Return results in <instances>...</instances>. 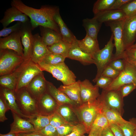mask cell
I'll use <instances>...</instances> for the list:
<instances>
[{
	"label": "cell",
	"instance_id": "836d02e7",
	"mask_svg": "<svg viewBox=\"0 0 136 136\" xmlns=\"http://www.w3.org/2000/svg\"><path fill=\"white\" fill-rule=\"evenodd\" d=\"M115 0H98L94 3L93 12L94 15L109 10Z\"/></svg>",
	"mask_w": 136,
	"mask_h": 136
},
{
	"label": "cell",
	"instance_id": "52a82bcc",
	"mask_svg": "<svg viewBox=\"0 0 136 136\" xmlns=\"http://www.w3.org/2000/svg\"><path fill=\"white\" fill-rule=\"evenodd\" d=\"M16 101L22 113L29 117L38 115L37 100L29 93L26 88L15 92Z\"/></svg>",
	"mask_w": 136,
	"mask_h": 136
},
{
	"label": "cell",
	"instance_id": "ee69618b",
	"mask_svg": "<svg viewBox=\"0 0 136 136\" xmlns=\"http://www.w3.org/2000/svg\"><path fill=\"white\" fill-rule=\"evenodd\" d=\"M36 131L44 136H58L56 128L50 124L40 130Z\"/></svg>",
	"mask_w": 136,
	"mask_h": 136
},
{
	"label": "cell",
	"instance_id": "e575fe53",
	"mask_svg": "<svg viewBox=\"0 0 136 136\" xmlns=\"http://www.w3.org/2000/svg\"><path fill=\"white\" fill-rule=\"evenodd\" d=\"M118 125L122 130L124 136H132L136 129V118H132L128 121Z\"/></svg>",
	"mask_w": 136,
	"mask_h": 136
},
{
	"label": "cell",
	"instance_id": "680465c9",
	"mask_svg": "<svg viewBox=\"0 0 136 136\" xmlns=\"http://www.w3.org/2000/svg\"><path fill=\"white\" fill-rule=\"evenodd\" d=\"M132 46L133 47H136V43H135V44H134Z\"/></svg>",
	"mask_w": 136,
	"mask_h": 136
},
{
	"label": "cell",
	"instance_id": "9a60e30c",
	"mask_svg": "<svg viewBox=\"0 0 136 136\" xmlns=\"http://www.w3.org/2000/svg\"><path fill=\"white\" fill-rule=\"evenodd\" d=\"M80 97L82 104L94 101L100 95L99 88L88 79L80 81Z\"/></svg>",
	"mask_w": 136,
	"mask_h": 136
},
{
	"label": "cell",
	"instance_id": "9f6ffc18",
	"mask_svg": "<svg viewBox=\"0 0 136 136\" xmlns=\"http://www.w3.org/2000/svg\"><path fill=\"white\" fill-rule=\"evenodd\" d=\"M0 136H21L20 134L9 132L6 134H0Z\"/></svg>",
	"mask_w": 136,
	"mask_h": 136
},
{
	"label": "cell",
	"instance_id": "6da1fadb",
	"mask_svg": "<svg viewBox=\"0 0 136 136\" xmlns=\"http://www.w3.org/2000/svg\"><path fill=\"white\" fill-rule=\"evenodd\" d=\"M11 5L30 18L32 30L38 26H41L51 28L60 34L58 26L54 19L55 13L59 9L58 7L43 5L40 9H36L27 6L20 0H13Z\"/></svg>",
	"mask_w": 136,
	"mask_h": 136
},
{
	"label": "cell",
	"instance_id": "f1b7e54d",
	"mask_svg": "<svg viewBox=\"0 0 136 136\" xmlns=\"http://www.w3.org/2000/svg\"><path fill=\"white\" fill-rule=\"evenodd\" d=\"M102 24L94 17L83 20V25L86 31V35L95 39H97L98 34Z\"/></svg>",
	"mask_w": 136,
	"mask_h": 136
},
{
	"label": "cell",
	"instance_id": "44dd1931",
	"mask_svg": "<svg viewBox=\"0 0 136 136\" xmlns=\"http://www.w3.org/2000/svg\"><path fill=\"white\" fill-rule=\"evenodd\" d=\"M0 97L3 99L9 110L11 112L15 113L22 118H29L22 113L19 108L16 101L14 92L1 86Z\"/></svg>",
	"mask_w": 136,
	"mask_h": 136
},
{
	"label": "cell",
	"instance_id": "b9f144b4",
	"mask_svg": "<svg viewBox=\"0 0 136 136\" xmlns=\"http://www.w3.org/2000/svg\"><path fill=\"white\" fill-rule=\"evenodd\" d=\"M75 125L68 123L56 128L58 136H66L69 134L73 131Z\"/></svg>",
	"mask_w": 136,
	"mask_h": 136
},
{
	"label": "cell",
	"instance_id": "60d3db41",
	"mask_svg": "<svg viewBox=\"0 0 136 136\" xmlns=\"http://www.w3.org/2000/svg\"><path fill=\"white\" fill-rule=\"evenodd\" d=\"M22 23L17 22L14 25L9 27L3 28L0 31V37H5L12 33L20 30L21 27Z\"/></svg>",
	"mask_w": 136,
	"mask_h": 136
},
{
	"label": "cell",
	"instance_id": "4dcf8cb0",
	"mask_svg": "<svg viewBox=\"0 0 136 136\" xmlns=\"http://www.w3.org/2000/svg\"><path fill=\"white\" fill-rule=\"evenodd\" d=\"M71 45V43L62 40L47 47L51 53L61 55L66 58L67 57Z\"/></svg>",
	"mask_w": 136,
	"mask_h": 136
},
{
	"label": "cell",
	"instance_id": "603a6c76",
	"mask_svg": "<svg viewBox=\"0 0 136 136\" xmlns=\"http://www.w3.org/2000/svg\"><path fill=\"white\" fill-rule=\"evenodd\" d=\"M80 81L67 85H61L58 88L79 106L82 104L80 97Z\"/></svg>",
	"mask_w": 136,
	"mask_h": 136
},
{
	"label": "cell",
	"instance_id": "f5cc1de1",
	"mask_svg": "<svg viewBox=\"0 0 136 136\" xmlns=\"http://www.w3.org/2000/svg\"><path fill=\"white\" fill-rule=\"evenodd\" d=\"M103 130L99 128H91L88 136H101Z\"/></svg>",
	"mask_w": 136,
	"mask_h": 136
},
{
	"label": "cell",
	"instance_id": "7dc6e473",
	"mask_svg": "<svg viewBox=\"0 0 136 136\" xmlns=\"http://www.w3.org/2000/svg\"><path fill=\"white\" fill-rule=\"evenodd\" d=\"M121 72L115 70L109 65L104 69L101 75L114 80L118 76Z\"/></svg>",
	"mask_w": 136,
	"mask_h": 136
},
{
	"label": "cell",
	"instance_id": "2e32d148",
	"mask_svg": "<svg viewBox=\"0 0 136 136\" xmlns=\"http://www.w3.org/2000/svg\"><path fill=\"white\" fill-rule=\"evenodd\" d=\"M33 36L34 40L31 59L33 62L38 64L51 52L47 46L43 42L41 37L39 34L36 33Z\"/></svg>",
	"mask_w": 136,
	"mask_h": 136
},
{
	"label": "cell",
	"instance_id": "1f68e13d",
	"mask_svg": "<svg viewBox=\"0 0 136 136\" xmlns=\"http://www.w3.org/2000/svg\"><path fill=\"white\" fill-rule=\"evenodd\" d=\"M102 112L106 118L109 124H115L118 125L127 121L119 113L104 105Z\"/></svg>",
	"mask_w": 136,
	"mask_h": 136
},
{
	"label": "cell",
	"instance_id": "cb8c5ba5",
	"mask_svg": "<svg viewBox=\"0 0 136 136\" xmlns=\"http://www.w3.org/2000/svg\"><path fill=\"white\" fill-rule=\"evenodd\" d=\"M94 17L102 23L123 20L126 17L124 13L121 9L107 10L94 15Z\"/></svg>",
	"mask_w": 136,
	"mask_h": 136
},
{
	"label": "cell",
	"instance_id": "d6986e66",
	"mask_svg": "<svg viewBox=\"0 0 136 136\" xmlns=\"http://www.w3.org/2000/svg\"><path fill=\"white\" fill-rule=\"evenodd\" d=\"M77 41L78 39L76 38L72 41L67 58L78 61L84 65L95 64L92 57L80 49Z\"/></svg>",
	"mask_w": 136,
	"mask_h": 136
},
{
	"label": "cell",
	"instance_id": "ffe728a7",
	"mask_svg": "<svg viewBox=\"0 0 136 136\" xmlns=\"http://www.w3.org/2000/svg\"><path fill=\"white\" fill-rule=\"evenodd\" d=\"M11 112L14 121L10 125V132L20 134L35 131L33 125L27 119L20 117L14 112Z\"/></svg>",
	"mask_w": 136,
	"mask_h": 136
},
{
	"label": "cell",
	"instance_id": "5bb4252c",
	"mask_svg": "<svg viewBox=\"0 0 136 136\" xmlns=\"http://www.w3.org/2000/svg\"><path fill=\"white\" fill-rule=\"evenodd\" d=\"M58 104L47 92L37 100V107L39 115H51L57 110Z\"/></svg>",
	"mask_w": 136,
	"mask_h": 136
},
{
	"label": "cell",
	"instance_id": "7402d4cb",
	"mask_svg": "<svg viewBox=\"0 0 136 136\" xmlns=\"http://www.w3.org/2000/svg\"><path fill=\"white\" fill-rule=\"evenodd\" d=\"M46 85L47 92L58 104H67L74 107L79 106L70 99L64 93L57 88L51 82L47 81Z\"/></svg>",
	"mask_w": 136,
	"mask_h": 136
},
{
	"label": "cell",
	"instance_id": "8d00e7d4",
	"mask_svg": "<svg viewBox=\"0 0 136 136\" xmlns=\"http://www.w3.org/2000/svg\"><path fill=\"white\" fill-rule=\"evenodd\" d=\"M65 59V57L61 55L50 53L47 55L41 62L47 64L56 65L64 62Z\"/></svg>",
	"mask_w": 136,
	"mask_h": 136
},
{
	"label": "cell",
	"instance_id": "74e56055",
	"mask_svg": "<svg viewBox=\"0 0 136 136\" xmlns=\"http://www.w3.org/2000/svg\"><path fill=\"white\" fill-rule=\"evenodd\" d=\"M109 125L108 121L102 111V112L99 114L96 117L91 128H99L103 129L109 126Z\"/></svg>",
	"mask_w": 136,
	"mask_h": 136
},
{
	"label": "cell",
	"instance_id": "8fae6325",
	"mask_svg": "<svg viewBox=\"0 0 136 136\" xmlns=\"http://www.w3.org/2000/svg\"><path fill=\"white\" fill-rule=\"evenodd\" d=\"M32 27L30 21L22 23L20 29L21 43L23 45V58L24 60L31 58L34 38L32 33Z\"/></svg>",
	"mask_w": 136,
	"mask_h": 136
},
{
	"label": "cell",
	"instance_id": "f6af8a7d",
	"mask_svg": "<svg viewBox=\"0 0 136 136\" xmlns=\"http://www.w3.org/2000/svg\"><path fill=\"white\" fill-rule=\"evenodd\" d=\"M86 133L87 132L84 125L79 123L75 126L72 132L66 136H85Z\"/></svg>",
	"mask_w": 136,
	"mask_h": 136
},
{
	"label": "cell",
	"instance_id": "4316f807",
	"mask_svg": "<svg viewBox=\"0 0 136 136\" xmlns=\"http://www.w3.org/2000/svg\"><path fill=\"white\" fill-rule=\"evenodd\" d=\"M74 107L67 104H58L56 111L68 123L76 125L80 122Z\"/></svg>",
	"mask_w": 136,
	"mask_h": 136
},
{
	"label": "cell",
	"instance_id": "30bf717a",
	"mask_svg": "<svg viewBox=\"0 0 136 136\" xmlns=\"http://www.w3.org/2000/svg\"><path fill=\"white\" fill-rule=\"evenodd\" d=\"M124 20L105 23L107 26H109L110 28L113 36L114 44L116 48V52L114 54L113 60L119 59L125 51L123 28Z\"/></svg>",
	"mask_w": 136,
	"mask_h": 136
},
{
	"label": "cell",
	"instance_id": "3957f363",
	"mask_svg": "<svg viewBox=\"0 0 136 136\" xmlns=\"http://www.w3.org/2000/svg\"><path fill=\"white\" fill-rule=\"evenodd\" d=\"M19 71L14 92L26 88L35 77L43 72L38 64L32 61L31 58L24 60L19 66Z\"/></svg>",
	"mask_w": 136,
	"mask_h": 136
},
{
	"label": "cell",
	"instance_id": "484cf974",
	"mask_svg": "<svg viewBox=\"0 0 136 136\" xmlns=\"http://www.w3.org/2000/svg\"><path fill=\"white\" fill-rule=\"evenodd\" d=\"M40 29L42 40L47 46H51L62 40L61 35L51 28L40 26Z\"/></svg>",
	"mask_w": 136,
	"mask_h": 136
},
{
	"label": "cell",
	"instance_id": "6f0895ef",
	"mask_svg": "<svg viewBox=\"0 0 136 136\" xmlns=\"http://www.w3.org/2000/svg\"><path fill=\"white\" fill-rule=\"evenodd\" d=\"M132 136H136V129Z\"/></svg>",
	"mask_w": 136,
	"mask_h": 136
},
{
	"label": "cell",
	"instance_id": "681fc988",
	"mask_svg": "<svg viewBox=\"0 0 136 136\" xmlns=\"http://www.w3.org/2000/svg\"><path fill=\"white\" fill-rule=\"evenodd\" d=\"M9 109L3 99L0 97V121L3 122L7 120L8 118L5 116L6 112Z\"/></svg>",
	"mask_w": 136,
	"mask_h": 136
},
{
	"label": "cell",
	"instance_id": "83f0119b",
	"mask_svg": "<svg viewBox=\"0 0 136 136\" xmlns=\"http://www.w3.org/2000/svg\"><path fill=\"white\" fill-rule=\"evenodd\" d=\"M54 19L58 26L62 40L72 43L76 37L67 27L62 19L60 14L59 9L55 13Z\"/></svg>",
	"mask_w": 136,
	"mask_h": 136
},
{
	"label": "cell",
	"instance_id": "ab89813d",
	"mask_svg": "<svg viewBox=\"0 0 136 136\" xmlns=\"http://www.w3.org/2000/svg\"><path fill=\"white\" fill-rule=\"evenodd\" d=\"M50 124L56 128L69 123L56 111L50 115Z\"/></svg>",
	"mask_w": 136,
	"mask_h": 136
},
{
	"label": "cell",
	"instance_id": "d6a6232c",
	"mask_svg": "<svg viewBox=\"0 0 136 136\" xmlns=\"http://www.w3.org/2000/svg\"><path fill=\"white\" fill-rule=\"evenodd\" d=\"M50 116H45L38 114L32 116L27 119L33 125L35 131H37L50 124Z\"/></svg>",
	"mask_w": 136,
	"mask_h": 136
},
{
	"label": "cell",
	"instance_id": "4fadbf2b",
	"mask_svg": "<svg viewBox=\"0 0 136 136\" xmlns=\"http://www.w3.org/2000/svg\"><path fill=\"white\" fill-rule=\"evenodd\" d=\"M21 39L20 29L7 37H0V49L12 50L23 57V49Z\"/></svg>",
	"mask_w": 136,
	"mask_h": 136
},
{
	"label": "cell",
	"instance_id": "bcb514c9",
	"mask_svg": "<svg viewBox=\"0 0 136 136\" xmlns=\"http://www.w3.org/2000/svg\"><path fill=\"white\" fill-rule=\"evenodd\" d=\"M136 88L135 86L133 84H126L121 86L118 90L124 98L128 95Z\"/></svg>",
	"mask_w": 136,
	"mask_h": 136
},
{
	"label": "cell",
	"instance_id": "d4e9b609",
	"mask_svg": "<svg viewBox=\"0 0 136 136\" xmlns=\"http://www.w3.org/2000/svg\"><path fill=\"white\" fill-rule=\"evenodd\" d=\"M78 43L80 49L84 52L91 55L93 58L96 53L100 49L98 41L87 35L81 40H78Z\"/></svg>",
	"mask_w": 136,
	"mask_h": 136
},
{
	"label": "cell",
	"instance_id": "7c38bea8",
	"mask_svg": "<svg viewBox=\"0 0 136 136\" xmlns=\"http://www.w3.org/2000/svg\"><path fill=\"white\" fill-rule=\"evenodd\" d=\"M125 50L132 46L136 38V14L126 17L123 25Z\"/></svg>",
	"mask_w": 136,
	"mask_h": 136
},
{
	"label": "cell",
	"instance_id": "f907efd6",
	"mask_svg": "<svg viewBox=\"0 0 136 136\" xmlns=\"http://www.w3.org/2000/svg\"><path fill=\"white\" fill-rule=\"evenodd\" d=\"M109 127L115 136H124L122 130L117 124H110Z\"/></svg>",
	"mask_w": 136,
	"mask_h": 136
},
{
	"label": "cell",
	"instance_id": "ac0fdd59",
	"mask_svg": "<svg viewBox=\"0 0 136 136\" xmlns=\"http://www.w3.org/2000/svg\"><path fill=\"white\" fill-rule=\"evenodd\" d=\"M28 17L15 7H11L7 9L4 13V16L0 22L3 28L7 27L11 23L14 22H20L24 23L29 21Z\"/></svg>",
	"mask_w": 136,
	"mask_h": 136
},
{
	"label": "cell",
	"instance_id": "7bdbcfd3",
	"mask_svg": "<svg viewBox=\"0 0 136 136\" xmlns=\"http://www.w3.org/2000/svg\"><path fill=\"white\" fill-rule=\"evenodd\" d=\"M113 80L111 78L101 75L96 80L95 85L103 89H105L112 83Z\"/></svg>",
	"mask_w": 136,
	"mask_h": 136
},
{
	"label": "cell",
	"instance_id": "d590c367",
	"mask_svg": "<svg viewBox=\"0 0 136 136\" xmlns=\"http://www.w3.org/2000/svg\"><path fill=\"white\" fill-rule=\"evenodd\" d=\"M119 59L136 66V47L131 46L125 50Z\"/></svg>",
	"mask_w": 136,
	"mask_h": 136
},
{
	"label": "cell",
	"instance_id": "8992f818",
	"mask_svg": "<svg viewBox=\"0 0 136 136\" xmlns=\"http://www.w3.org/2000/svg\"><path fill=\"white\" fill-rule=\"evenodd\" d=\"M24 60L22 56L10 50H0V76L13 73Z\"/></svg>",
	"mask_w": 136,
	"mask_h": 136
},
{
	"label": "cell",
	"instance_id": "277c9868",
	"mask_svg": "<svg viewBox=\"0 0 136 136\" xmlns=\"http://www.w3.org/2000/svg\"><path fill=\"white\" fill-rule=\"evenodd\" d=\"M38 64L43 71H46L51 74L53 77L61 81L63 85H69L76 81L75 75L64 62L52 65L41 62Z\"/></svg>",
	"mask_w": 136,
	"mask_h": 136
},
{
	"label": "cell",
	"instance_id": "f546056e",
	"mask_svg": "<svg viewBox=\"0 0 136 136\" xmlns=\"http://www.w3.org/2000/svg\"><path fill=\"white\" fill-rule=\"evenodd\" d=\"M19 67L10 74L0 76L1 86L14 92L19 72Z\"/></svg>",
	"mask_w": 136,
	"mask_h": 136
},
{
	"label": "cell",
	"instance_id": "ba28073f",
	"mask_svg": "<svg viewBox=\"0 0 136 136\" xmlns=\"http://www.w3.org/2000/svg\"><path fill=\"white\" fill-rule=\"evenodd\" d=\"M123 60L125 65L124 69L112 83L104 90H118L122 85L129 84H133L136 87V66Z\"/></svg>",
	"mask_w": 136,
	"mask_h": 136
},
{
	"label": "cell",
	"instance_id": "e0dca14e",
	"mask_svg": "<svg viewBox=\"0 0 136 136\" xmlns=\"http://www.w3.org/2000/svg\"><path fill=\"white\" fill-rule=\"evenodd\" d=\"M46 81L42 72L35 77L26 87L30 94L37 100L47 92Z\"/></svg>",
	"mask_w": 136,
	"mask_h": 136
},
{
	"label": "cell",
	"instance_id": "7a4b0ae2",
	"mask_svg": "<svg viewBox=\"0 0 136 136\" xmlns=\"http://www.w3.org/2000/svg\"><path fill=\"white\" fill-rule=\"evenodd\" d=\"M103 105L99 97L95 101L83 104L73 109L80 122L89 134L91 126L98 115L102 112Z\"/></svg>",
	"mask_w": 136,
	"mask_h": 136
},
{
	"label": "cell",
	"instance_id": "11a10c76",
	"mask_svg": "<svg viewBox=\"0 0 136 136\" xmlns=\"http://www.w3.org/2000/svg\"><path fill=\"white\" fill-rule=\"evenodd\" d=\"M21 136H44L36 131L27 133H20Z\"/></svg>",
	"mask_w": 136,
	"mask_h": 136
},
{
	"label": "cell",
	"instance_id": "c3c4849f",
	"mask_svg": "<svg viewBox=\"0 0 136 136\" xmlns=\"http://www.w3.org/2000/svg\"><path fill=\"white\" fill-rule=\"evenodd\" d=\"M109 65L115 70L120 72L123 70L125 66L124 61L121 59L113 60Z\"/></svg>",
	"mask_w": 136,
	"mask_h": 136
},
{
	"label": "cell",
	"instance_id": "9c48e42d",
	"mask_svg": "<svg viewBox=\"0 0 136 136\" xmlns=\"http://www.w3.org/2000/svg\"><path fill=\"white\" fill-rule=\"evenodd\" d=\"M98 97L104 106L114 110L122 116L124 112L123 98L119 90L103 89Z\"/></svg>",
	"mask_w": 136,
	"mask_h": 136
},
{
	"label": "cell",
	"instance_id": "f35d334b",
	"mask_svg": "<svg viewBox=\"0 0 136 136\" xmlns=\"http://www.w3.org/2000/svg\"><path fill=\"white\" fill-rule=\"evenodd\" d=\"M120 9L122 10L126 17L136 14V0H131L129 3L122 6Z\"/></svg>",
	"mask_w": 136,
	"mask_h": 136
},
{
	"label": "cell",
	"instance_id": "5b68a950",
	"mask_svg": "<svg viewBox=\"0 0 136 136\" xmlns=\"http://www.w3.org/2000/svg\"><path fill=\"white\" fill-rule=\"evenodd\" d=\"M113 36L112 34L104 47L97 51L94 56L93 59L97 69L96 76L93 80L94 83L101 75L105 68L114 60V54L113 53V50L115 46L113 42Z\"/></svg>",
	"mask_w": 136,
	"mask_h": 136
},
{
	"label": "cell",
	"instance_id": "816d5d0a",
	"mask_svg": "<svg viewBox=\"0 0 136 136\" xmlns=\"http://www.w3.org/2000/svg\"><path fill=\"white\" fill-rule=\"evenodd\" d=\"M131 0H115L109 10L120 9L123 6L128 3Z\"/></svg>",
	"mask_w": 136,
	"mask_h": 136
},
{
	"label": "cell",
	"instance_id": "db71d44e",
	"mask_svg": "<svg viewBox=\"0 0 136 136\" xmlns=\"http://www.w3.org/2000/svg\"><path fill=\"white\" fill-rule=\"evenodd\" d=\"M101 136H115L109 126L104 128L102 130Z\"/></svg>",
	"mask_w": 136,
	"mask_h": 136
}]
</instances>
